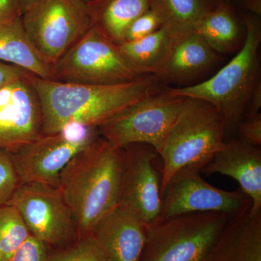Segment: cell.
Listing matches in <instances>:
<instances>
[{
    "label": "cell",
    "instance_id": "1",
    "mask_svg": "<svg viewBox=\"0 0 261 261\" xmlns=\"http://www.w3.org/2000/svg\"><path fill=\"white\" fill-rule=\"evenodd\" d=\"M29 80L40 103L42 135L58 133L72 125L99 128L163 87L153 75L110 85L68 83L32 74Z\"/></svg>",
    "mask_w": 261,
    "mask_h": 261
},
{
    "label": "cell",
    "instance_id": "2",
    "mask_svg": "<svg viewBox=\"0 0 261 261\" xmlns=\"http://www.w3.org/2000/svg\"><path fill=\"white\" fill-rule=\"evenodd\" d=\"M125 155L124 148L99 136L60 174L57 188L73 214L79 240L89 236L119 204Z\"/></svg>",
    "mask_w": 261,
    "mask_h": 261
},
{
    "label": "cell",
    "instance_id": "3",
    "mask_svg": "<svg viewBox=\"0 0 261 261\" xmlns=\"http://www.w3.org/2000/svg\"><path fill=\"white\" fill-rule=\"evenodd\" d=\"M240 15L245 27V39L234 58L207 80L187 87H167L176 95L197 98L214 105L224 122L226 138L237 132L245 118L252 92L260 82V20L245 12Z\"/></svg>",
    "mask_w": 261,
    "mask_h": 261
},
{
    "label": "cell",
    "instance_id": "4",
    "mask_svg": "<svg viewBox=\"0 0 261 261\" xmlns=\"http://www.w3.org/2000/svg\"><path fill=\"white\" fill-rule=\"evenodd\" d=\"M225 144L224 122L217 108L185 97L159 152L163 161L161 193L176 171L193 165L203 168Z\"/></svg>",
    "mask_w": 261,
    "mask_h": 261
},
{
    "label": "cell",
    "instance_id": "5",
    "mask_svg": "<svg viewBox=\"0 0 261 261\" xmlns=\"http://www.w3.org/2000/svg\"><path fill=\"white\" fill-rule=\"evenodd\" d=\"M229 216L192 213L172 216L147 227L140 261H204Z\"/></svg>",
    "mask_w": 261,
    "mask_h": 261
},
{
    "label": "cell",
    "instance_id": "6",
    "mask_svg": "<svg viewBox=\"0 0 261 261\" xmlns=\"http://www.w3.org/2000/svg\"><path fill=\"white\" fill-rule=\"evenodd\" d=\"M21 19L33 47L51 66L93 25L83 0H37Z\"/></svg>",
    "mask_w": 261,
    "mask_h": 261
},
{
    "label": "cell",
    "instance_id": "7",
    "mask_svg": "<svg viewBox=\"0 0 261 261\" xmlns=\"http://www.w3.org/2000/svg\"><path fill=\"white\" fill-rule=\"evenodd\" d=\"M51 73L59 82L92 85L127 83L147 75L94 25L51 66Z\"/></svg>",
    "mask_w": 261,
    "mask_h": 261
},
{
    "label": "cell",
    "instance_id": "8",
    "mask_svg": "<svg viewBox=\"0 0 261 261\" xmlns=\"http://www.w3.org/2000/svg\"><path fill=\"white\" fill-rule=\"evenodd\" d=\"M185 99L163 87L101 125L99 135L116 147L146 144L159 153Z\"/></svg>",
    "mask_w": 261,
    "mask_h": 261
},
{
    "label": "cell",
    "instance_id": "9",
    "mask_svg": "<svg viewBox=\"0 0 261 261\" xmlns=\"http://www.w3.org/2000/svg\"><path fill=\"white\" fill-rule=\"evenodd\" d=\"M8 204L14 206L31 234L49 250H62L79 240L74 218L58 188L42 183H23Z\"/></svg>",
    "mask_w": 261,
    "mask_h": 261
},
{
    "label": "cell",
    "instance_id": "10",
    "mask_svg": "<svg viewBox=\"0 0 261 261\" xmlns=\"http://www.w3.org/2000/svg\"><path fill=\"white\" fill-rule=\"evenodd\" d=\"M98 128L72 125L10 152L21 184L42 183L58 187L63 168L98 138Z\"/></svg>",
    "mask_w": 261,
    "mask_h": 261
},
{
    "label": "cell",
    "instance_id": "11",
    "mask_svg": "<svg viewBox=\"0 0 261 261\" xmlns=\"http://www.w3.org/2000/svg\"><path fill=\"white\" fill-rule=\"evenodd\" d=\"M202 168L187 166L176 171L165 185L159 219L192 213L219 212L234 216L251 205L240 189L226 191L211 185L201 176Z\"/></svg>",
    "mask_w": 261,
    "mask_h": 261
},
{
    "label": "cell",
    "instance_id": "12",
    "mask_svg": "<svg viewBox=\"0 0 261 261\" xmlns=\"http://www.w3.org/2000/svg\"><path fill=\"white\" fill-rule=\"evenodd\" d=\"M124 149L119 205L148 227L159 221L162 205L161 176L153 163L159 154L153 147L146 144H133Z\"/></svg>",
    "mask_w": 261,
    "mask_h": 261
},
{
    "label": "cell",
    "instance_id": "13",
    "mask_svg": "<svg viewBox=\"0 0 261 261\" xmlns=\"http://www.w3.org/2000/svg\"><path fill=\"white\" fill-rule=\"evenodd\" d=\"M30 75L0 88V147L9 152L42 135L40 103Z\"/></svg>",
    "mask_w": 261,
    "mask_h": 261
},
{
    "label": "cell",
    "instance_id": "14",
    "mask_svg": "<svg viewBox=\"0 0 261 261\" xmlns=\"http://www.w3.org/2000/svg\"><path fill=\"white\" fill-rule=\"evenodd\" d=\"M219 61L218 53L192 30L171 37L167 53L153 75L162 84L185 87L208 73Z\"/></svg>",
    "mask_w": 261,
    "mask_h": 261
},
{
    "label": "cell",
    "instance_id": "15",
    "mask_svg": "<svg viewBox=\"0 0 261 261\" xmlns=\"http://www.w3.org/2000/svg\"><path fill=\"white\" fill-rule=\"evenodd\" d=\"M207 176L221 173L238 181L251 200L252 214L261 212V149L240 138L226 141L222 149L201 170Z\"/></svg>",
    "mask_w": 261,
    "mask_h": 261
},
{
    "label": "cell",
    "instance_id": "16",
    "mask_svg": "<svg viewBox=\"0 0 261 261\" xmlns=\"http://www.w3.org/2000/svg\"><path fill=\"white\" fill-rule=\"evenodd\" d=\"M147 231V226L118 204L90 235L106 260L140 261Z\"/></svg>",
    "mask_w": 261,
    "mask_h": 261
},
{
    "label": "cell",
    "instance_id": "17",
    "mask_svg": "<svg viewBox=\"0 0 261 261\" xmlns=\"http://www.w3.org/2000/svg\"><path fill=\"white\" fill-rule=\"evenodd\" d=\"M250 207L228 219L204 261H261V212Z\"/></svg>",
    "mask_w": 261,
    "mask_h": 261
},
{
    "label": "cell",
    "instance_id": "18",
    "mask_svg": "<svg viewBox=\"0 0 261 261\" xmlns=\"http://www.w3.org/2000/svg\"><path fill=\"white\" fill-rule=\"evenodd\" d=\"M193 30L216 53L221 54L240 50L245 42V25L228 0H223L217 8L204 15Z\"/></svg>",
    "mask_w": 261,
    "mask_h": 261
},
{
    "label": "cell",
    "instance_id": "19",
    "mask_svg": "<svg viewBox=\"0 0 261 261\" xmlns=\"http://www.w3.org/2000/svg\"><path fill=\"white\" fill-rule=\"evenodd\" d=\"M0 61L44 80H54L51 66L38 54L24 31L21 17L0 22Z\"/></svg>",
    "mask_w": 261,
    "mask_h": 261
},
{
    "label": "cell",
    "instance_id": "20",
    "mask_svg": "<svg viewBox=\"0 0 261 261\" xmlns=\"http://www.w3.org/2000/svg\"><path fill=\"white\" fill-rule=\"evenodd\" d=\"M89 5L93 25L118 45L130 24L150 9L151 0H95Z\"/></svg>",
    "mask_w": 261,
    "mask_h": 261
},
{
    "label": "cell",
    "instance_id": "21",
    "mask_svg": "<svg viewBox=\"0 0 261 261\" xmlns=\"http://www.w3.org/2000/svg\"><path fill=\"white\" fill-rule=\"evenodd\" d=\"M223 0H151L150 10L161 20V27L171 37L193 30L204 15L217 8Z\"/></svg>",
    "mask_w": 261,
    "mask_h": 261
},
{
    "label": "cell",
    "instance_id": "22",
    "mask_svg": "<svg viewBox=\"0 0 261 261\" xmlns=\"http://www.w3.org/2000/svg\"><path fill=\"white\" fill-rule=\"evenodd\" d=\"M171 41L170 33L161 27L147 37L122 42L118 47L136 70L144 75H153L162 63Z\"/></svg>",
    "mask_w": 261,
    "mask_h": 261
},
{
    "label": "cell",
    "instance_id": "23",
    "mask_svg": "<svg viewBox=\"0 0 261 261\" xmlns=\"http://www.w3.org/2000/svg\"><path fill=\"white\" fill-rule=\"evenodd\" d=\"M27 224L14 206H0V261H8L30 236Z\"/></svg>",
    "mask_w": 261,
    "mask_h": 261
},
{
    "label": "cell",
    "instance_id": "24",
    "mask_svg": "<svg viewBox=\"0 0 261 261\" xmlns=\"http://www.w3.org/2000/svg\"><path fill=\"white\" fill-rule=\"evenodd\" d=\"M48 261H107L91 235L66 248L49 250Z\"/></svg>",
    "mask_w": 261,
    "mask_h": 261
},
{
    "label": "cell",
    "instance_id": "25",
    "mask_svg": "<svg viewBox=\"0 0 261 261\" xmlns=\"http://www.w3.org/2000/svg\"><path fill=\"white\" fill-rule=\"evenodd\" d=\"M21 185L9 152L0 147V206L7 205Z\"/></svg>",
    "mask_w": 261,
    "mask_h": 261
},
{
    "label": "cell",
    "instance_id": "26",
    "mask_svg": "<svg viewBox=\"0 0 261 261\" xmlns=\"http://www.w3.org/2000/svg\"><path fill=\"white\" fill-rule=\"evenodd\" d=\"M161 19L149 9L130 24L123 37V42H132L147 37L161 28Z\"/></svg>",
    "mask_w": 261,
    "mask_h": 261
},
{
    "label": "cell",
    "instance_id": "27",
    "mask_svg": "<svg viewBox=\"0 0 261 261\" xmlns=\"http://www.w3.org/2000/svg\"><path fill=\"white\" fill-rule=\"evenodd\" d=\"M49 253V247L31 234L8 261H48Z\"/></svg>",
    "mask_w": 261,
    "mask_h": 261
},
{
    "label": "cell",
    "instance_id": "28",
    "mask_svg": "<svg viewBox=\"0 0 261 261\" xmlns=\"http://www.w3.org/2000/svg\"><path fill=\"white\" fill-rule=\"evenodd\" d=\"M239 138L252 145L260 147L261 114L252 117H245L239 123L237 132Z\"/></svg>",
    "mask_w": 261,
    "mask_h": 261
},
{
    "label": "cell",
    "instance_id": "29",
    "mask_svg": "<svg viewBox=\"0 0 261 261\" xmlns=\"http://www.w3.org/2000/svg\"><path fill=\"white\" fill-rule=\"evenodd\" d=\"M32 74L27 70L15 65L0 61V88L19 79Z\"/></svg>",
    "mask_w": 261,
    "mask_h": 261
},
{
    "label": "cell",
    "instance_id": "30",
    "mask_svg": "<svg viewBox=\"0 0 261 261\" xmlns=\"http://www.w3.org/2000/svg\"><path fill=\"white\" fill-rule=\"evenodd\" d=\"M21 16L20 0H0V22L10 21Z\"/></svg>",
    "mask_w": 261,
    "mask_h": 261
},
{
    "label": "cell",
    "instance_id": "31",
    "mask_svg": "<svg viewBox=\"0 0 261 261\" xmlns=\"http://www.w3.org/2000/svg\"><path fill=\"white\" fill-rule=\"evenodd\" d=\"M261 108V82L254 89L248 105H247L245 117H252L260 113Z\"/></svg>",
    "mask_w": 261,
    "mask_h": 261
},
{
    "label": "cell",
    "instance_id": "32",
    "mask_svg": "<svg viewBox=\"0 0 261 261\" xmlns=\"http://www.w3.org/2000/svg\"><path fill=\"white\" fill-rule=\"evenodd\" d=\"M232 4L245 13L260 17L261 0H233Z\"/></svg>",
    "mask_w": 261,
    "mask_h": 261
},
{
    "label": "cell",
    "instance_id": "33",
    "mask_svg": "<svg viewBox=\"0 0 261 261\" xmlns=\"http://www.w3.org/2000/svg\"><path fill=\"white\" fill-rule=\"evenodd\" d=\"M37 0H20V8H21L22 14L29 6H31L33 3H35Z\"/></svg>",
    "mask_w": 261,
    "mask_h": 261
},
{
    "label": "cell",
    "instance_id": "34",
    "mask_svg": "<svg viewBox=\"0 0 261 261\" xmlns=\"http://www.w3.org/2000/svg\"><path fill=\"white\" fill-rule=\"evenodd\" d=\"M84 2H85L86 3H87V4H91V3H93L94 1H95V0H83Z\"/></svg>",
    "mask_w": 261,
    "mask_h": 261
}]
</instances>
